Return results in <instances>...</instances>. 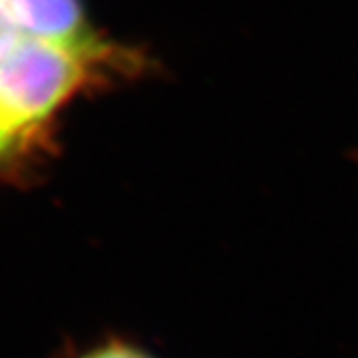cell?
I'll list each match as a JSON object with an SVG mask.
<instances>
[{
    "label": "cell",
    "mask_w": 358,
    "mask_h": 358,
    "mask_svg": "<svg viewBox=\"0 0 358 358\" xmlns=\"http://www.w3.org/2000/svg\"><path fill=\"white\" fill-rule=\"evenodd\" d=\"M106 56L103 46L74 48L14 32L0 42V114L34 141Z\"/></svg>",
    "instance_id": "6da1fadb"
},
{
    "label": "cell",
    "mask_w": 358,
    "mask_h": 358,
    "mask_svg": "<svg viewBox=\"0 0 358 358\" xmlns=\"http://www.w3.org/2000/svg\"><path fill=\"white\" fill-rule=\"evenodd\" d=\"M22 34L74 48L102 46L84 20L76 0H0Z\"/></svg>",
    "instance_id": "7a4b0ae2"
},
{
    "label": "cell",
    "mask_w": 358,
    "mask_h": 358,
    "mask_svg": "<svg viewBox=\"0 0 358 358\" xmlns=\"http://www.w3.org/2000/svg\"><path fill=\"white\" fill-rule=\"evenodd\" d=\"M32 141L22 131L14 128L13 124L0 114V167L16 159V155L24 152Z\"/></svg>",
    "instance_id": "3957f363"
},
{
    "label": "cell",
    "mask_w": 358,
    "mask_h": 358,
    "mask_svg": "<svg viewBox=\"0 0 358 358\" xmlns=\"http://www.w3.org/2000/svg\"><path fill=\"white\" fill-rule=\"evenodd\" d=\"M84 358H148L145 355H141L138 350L134 348H128V346H120V345H112L108 348H100L96 352H92L88 357Z\"/></svg>",
    "instance_id": "277c9868"
},
{
    "label": "cell",
    "mask_w": 358,
    "mask_h": 358,
    "mask_svg": "<svg viewBox=\"0 0 358 358\" xmlns=\"http://www.w3.org/2000/svg\"><path fill=\"white\" fill-rule=\"evenodd\" d=\"M14 32H20V30L10 22L8 14L4 13V8H2V4H0V42L4 38H8Z\"/></svg>",
    "instance_id": "5b68a950"
}]
</instances>
